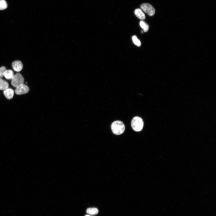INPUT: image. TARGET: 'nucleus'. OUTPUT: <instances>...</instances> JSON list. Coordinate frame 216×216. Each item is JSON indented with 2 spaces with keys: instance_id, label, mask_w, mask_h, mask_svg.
<instances>
[{
  "instance_id": "obj_13",
  "label": "nucleus",
  "mask_w": 216,
  "mask_h": 216,
  "mask_svg": "<svg viewBox=\"0 0 216 216\" xmlns=\"http://www.w3.org/2000/svg\"><path fill=\"white\" fill-rule=\"evenodd\" d=\"M132 40L133 43L135 45L138 46H141V42L136 36H133L132 37Z\"/></svg>"
},
{
  "instance_id": "obj_9",
  "label": "nucleus",
  "mask_w": 216,
  "mask_h": 216,
  "mask_svg": "<svg viewBox=\"0 0 216 216\" xmlns=\"http://www.w3.org/2000/svg\"><path fill=\"white\" fill-rule=\"evenodd\" d=\"M3 75L6 79L10 80L14 76V72L11 70H6L4 72Z\"/></svg>"
},
{
  "instance_id": "obj_2",
  "label": "nucleus",
  "mask_w": 216,
  "mask_h": 216,
  "mask_svg": "<svg viewBox=\"0 0 216 216\" xmlns=\"http://www.w3.org/2000/svg\"><path fill=\"white\" fill-rule=\"evenodd\" d=\"M143 122L140 117L136 116L132 119L131 125L133 129L135 131L138 132L141 131L143 127Z\"/></svg>"
},
{
  "instance_id": "obj_5",
  "label": "nucleus",
  "mask_w": 216,
  "mask_h": 216,
  "mask_svg": "<svg viewBox=\"0 0 216 216\" xmlns=\"http://www.w3.org/2000/svg\"><path fill=\"white\" fill-rule=\"evenodd\" d=\"M29 91V88L26 85L23 84L16 88L15 93L18 95H21L27 93Z\"/></svg>"
},
{
  "instance_id": "obj_4",
  "label": "nucleus",
  "mask_w": 216,
  "mask_h": 216,
  "mask_svg": "<svg viewBox=\"0 0 216 216\" xmlns=\"http://www.w3.org/2000/svg\"><path fill=\"white\" fill-rule=\"evenodd\" d=\"M140 8L144 12L150 16L154 15L155 12L154 8L151 4L148 3L142 4L141 5Z\"/></svg>"
},
{
  "instance_id": "obj_1",
  "label": "nucleus",
  "mask_w": 216,
  "mask_h": 216,
  "mask_svg": "<svg viewBox=\"0 0 216 216\" xmlns=\"http://www.w3.org/2000/svg\"><path fill=\"white\" fill-rule=\"evenodd\" d=\"M111 128L114 134L119 135L124 132L125 127L124 124L122 122L120 121H116L112 124Z\"/></svg>"
},
{
  "instance_id": "obj_6",
  "label": "nucleus",
  "mask_w": 216,
  "mask_h": 216,
  "mask_svg": "<svg viewBox=\"0 0 216 216\" xmlns=\"http://www.w3.org/2000/svg\"><path fill=\"white\" fill-rule=\"evenodd\" d=\"M12 66L14 70L17 72L20 71L23 68L22 62L19 60L14 61L12 63Z\"/></svg>"
},
{
  "instance_id": "obj_8",
  "label": "nucleus",
  "mask_w": 216,
  "mask_h": 216,
  "mask_svg": "<svg viewBox=\"0 0 216 216\" xmlns=\"http://www.w3.org/2000/svg\"><path fill=\"white\" fill-rule=\"evenodd\" d=\"M134 14L139 19L143 20L146 18L145 14L140 9H136L134 11Z\"/></svg>"
},
{
  "instance_id": "obj_3",
  "label": "nucleus",
  "mask_w": 216,
  "mask_h": 216,
  "mask_svg": "<svg viewBox=\"0 0 216 216\" xmlns=\"http://www.w3.org/2000/svg\"><path fill=\"white\" fill-rule=\"evenodd\" d=\"M11 80V85L16 88L24 84V79L22 74L20 73H17L14 75Z\"/></svg>"
},
{
  "instance_id": "obj_12",
  "label": "nucleus",
  "mask_w": 216,
  "mask_h": 216,
  "mask_svg": "<svg viewBox=\"0 0 216 216\" xmlns=\"http://www.w3.org/2000/svg\"><path fill=\"white\" fill-rule=\"evenodd\" d=\"M140 25L144 32H147L148 30L149 26L145 22L142 20L140 22Z\"/></svg>"
},
{
  "instance_id": "obj_10",
  "label": "nucleus",
  "mask_w": 216,
  "mask_h": 216,
  "mask_svg": "<svg viewBox=\"0 0 216 216\" xmlns=\"http://www.w3.org/2000/svg\"><path fill=\"white\" fill-rule=\"evenodd\" d=\"M99 212L98 209L96 208H89L86 211V213L89 215H94L97 214Z\"/></svg>"
},
{
  "instance_id": "obj_7",
  "label": "nucleus",
  "mask_w": 216,
  "mask_h": 216,
  "mask_svg": "<svg viewBox=\"0 0 216 216\" xmlns=\"http://www.w3.org/2000/svg\"><path fill=\"white\" fill-rule=\"evenodd\" d=\"M14 91L11 88H8L4 90L3 93L6 98L8 99H11L13 97Z\"/></svg>"
},
{
  "instance_id": "obj_15",
  "label": "nucleus",
  "mask_w": 216,
  "mask_h": 216,
  "mask_svg": "<svg viewBox=\"0 0 216 216\" xmlns=\"http://www.w3.org/2000/svg\"><path fill=\"white\" fill-rule=\"evenodd\" d=\"M6 70V68L4 66H2L0 68V78H2L3 77L4 72Z\"/></svg>"
},
{
  "instance_id": "obj_16",
  "label": "nucleus",
  "mask_w": 216,
  "mask_h": 216,
  "mask_svg": "<svg viewBox=\"0 0 216 216\" xmlns=\"http://www.w3.org/2000/svg\"><path fill=\"white\" fill-rule=\"evenodd\" d=\"M85 216H93L91 215H89V214H86V215Z\"/></svg>"
},
{
  "instance_id": "obj_14",
  "label": "nucleus",
  "mask_w": 216,
  "mask_h": 216,
  "mask_svg": "<svg viewBox=\"0 0 216 216\" xmlns=\"http://www.w3.org/2000/svg\"><path fill=\"white\" fill-rule=\"evenodd\" d=\"M8 5L5 0H0V10H2L6 8Z\"/></svg>"
},
{
  "instance_id": "obj_11",
  "label": "nucleus",
  "mask_w": 216,
  "mask_h": 216,
  "mask_svg": "<svg viewBox=\"0 0 216 216\" xmlns=\"http://www.w3.org/2000/svg\"><path fill=\"white\" fill-rule=\"evenodd\" d=\"M9 84L5 80L0 78V90H5L8 88Z\"/></svg>"
}]
</instances>
